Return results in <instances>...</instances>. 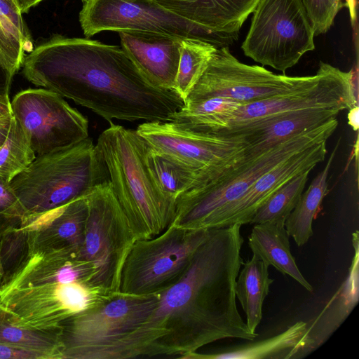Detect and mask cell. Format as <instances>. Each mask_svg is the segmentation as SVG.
I'll use <instances>...</instances> for the list:
<instances>
[{
    "instance_id": "6da1fadb",
    "label": "cell",
    "mask_w": 359,
    "mask_h": 359,
    "mask_svg": "<svg viewBox=\"0 0 359 359\" xmlns=\"http://www.w3.org/2000/svg\"><path fill=\"white\" fill-rule=\"evenodd\" d=\"M238 224L209 229L182 278L159 293L137 328L102 350L98 359L169 356L182 359L225 339L253 341L237 307L236 281L243 238Z\"/></svg>"
},
{
    "instance_id": "7a4b0ae2",
    "label": "cell",
    "mask_w": 359,
    "mask_h": 359,
    "mask_svg": "<svg viewBox=\"0 0 359 359\" xmlns=\"http://www.w3.org/2000/svg\"><path fill=\"white\" fill-rule=\"evenodd\" d=\"M25 78L85 107L109 123L168 121L184 104L154 86L122 48L88 38L53 36L26 55Z\"/></svg>"
},
{
    "instance_id": "3957f363",
    "label": "cell",
    "mask_w": 359,
    "mask_h": 359,
    "mask_svg": "<svg viewBox=\"0 0 359 359\" xmlns=\"http://www.w3.org/2000/svg\"><path fill=\"white\" fill-rule=\"evenodd\" d=\"M96 146L136 239H150L163 232L174 219L176 203L155 184L145 163L143 139L135 130L110 122Z\"/></svg>"
},
{
    "instance_id": "277c9868",
    "label": "cell",
    "mask_w": 359,
    "mask_h": 359,
    "mask_svg": "<svg viewBox=\"0 0 359 359\" xmlns=\"http://www.w3.org/2000/svg\"><path fill=\"white\" fill-rule=\"evenodd\" d=\"M109 182L103 158L96 144L87 137L72 146L36 156L9 184L22 206L24 219L86 196Z\"/></svg>"
},
{
    "instance_id": "5b68a950",
    "label": "cell",
    "mask_w": 359,
    "mask_h": 359,
    "mask_svg": "<svg viewBox=\"0 0 359 359\" xmlns=\"http://www.w3.org/2000/svg\"><path fill=\"white\" fill-rule=\"evenodd\" d=\"M338 126L337 118L302 132L259 153H248L237 163L182 194L176 202L172 224L189 230L205 223L242 197L262 175L292 155L327 141Z\"/></svg>"
},
{
    "instance_id": "8992f818",
    "label": "cell",
    "mask_w": 359,
    "mask_h": 359,
    "mask_svg": "<svg viewBox=\"0 0 359 359\" xmlns=\"http://www.w3.org/2000/svg\"><path fill=\"white\" fill-rule=\"evenodd\" d=\"M208 233L209 229L189 230L171 224L152 238L136 240L122 269L119 292L153 294L176 283Z\"/></svg>"
},
{
    "instance_id": "52a82bcc",
    "label": "cell",
    "mask_w": 359,
    "mask_h": 359,
    "mask_svg": "<svg viewBox=\"0 0 359 359\" xmlns=\"http://www.w3.org/2000/svg\"><path fill=\"white\" fill-rule=\"evenodd\" d=\"M88 214L78 257L94 269L90 285L119 292L125 260L137 240L110 181L86 196Z\"/></svg>"
},
{
    "instance_id": "ba28073f",
    "label": "cell",
    "mask_w": 359,
    "mask_h": 359,
    "mask_svg": "<svg viewBox=\"0 0 359 359\" xmlns=\"http://www.w3.org/2000/svg\"><path fill=\"white\" fill-rule=\"evenodd\" d=\"M244 54L283 74L308 51L315 49L314 31L301 0H259Z\"/></svg>"
},
{
    "instance_id": "9c48e42d",
    "label": "cell",
    "mask_w": 359,
    "mask_h": 359,
    "mask_svg": "<svg viewBox=\"0 0 359 359\" xmlns=\"http://www.w3.org/2000/svg\"><path fill=\"white\" fill-rule=\"evenodd\" d=\"M159 293L117 292L60 325L63 359H97L105 348L131 332L153 312Z\"/></svg>"
},
{
    "instance_id": "30bf717a",
    "label": "cell",
    "mask_w": 359,
    "mask_h": 359,
    "mask_svg": "<svg viewBox=\"0 0 359 359\" xmlns=\"http://www.w3.org/2000/svg\"><path fill=\"white\" fill-rule=\"evenodd\" d=\"M317 78V72L313 76H290L243 64L223 46L217 48L184 102L221 97L245 104L295 90Z\"/></svg>"
},
{
    "instance_id": "8fae6325",
    "label": "cell",
    "mask_w": 359,
    "mask_h": 359,
    "mask_svg": "<svg viewBox=\"0 0 359 359\" xmlns=\"http://www.w3.org/2000/svg\"><path fill=\"white\" fill-rule=\"evenodd\" d=\"M11 108L37 156L88 137V118L50 90L20 91L13 97Z\"/></svg>"
},
{
    "instance_id": "7c38bea8",
    "label": "cell",
    "mask_w": 359,
    "mask_h": 359,
    "mask_svg": "<svg viewBox=\"0 0 359 359\" xmlns=\"http://www.w3.org/2000/svg\"><path fill=\"white\" fill-rule=\"evenodd\" d=\"M79 22L86 38L103 31L137 30L215 45L201 28L154 0H82Z\"/></svg>"
},
{
    "instance_id": "4fadbf2b",
    "label": "cell",
    "mask_w": 359,
    "mask_h": 359,
    "mask_svg": "<svg viewBox=\"0 0 359 359\" xmlns=\"http://www.w3.org/2000/svg\"><path fill=\"white\" fill-rule=\"evenodd\" d=\"M135 130L149 146L199 173V179L245 156V147L240 139L220 133L193 132L170 121L144 122Z\"/></svg>"
},
{
    "instance_id": "5bb4252c",
    "label": "cell",
    "mask_w": 359,
    "mask_h": 359,
    "mask_svg": "<svg viewBox=\"0 0 359 359\" xmlns=\"http://www.w3.org/2000/svg\"><path fill=\"white\" fill-rule=\"evenodd\" d=\"M317 74L314 81L299 88L242 104L233 113L228 127L302 109L335 108L344 111L358 105L354 72H342L320 62Z\"/></svg>"
},
{
    "instance_id": "9a60e30c",
    "label": "cell",
    "mask_w": 359,
    "mask_h": 359,
    "mask_svg": "<svg viewBox=\"0 0 359 359\" xmlns=\"http://www.w3.org/2000/svg\"><path fill=\"white\" fill-rule=\"evenodd\" d=\"M90 287L81 282L50 281L11 290H0V304L15 324L50 330L88 309L94 302Z\"/></svg>"
},
{
    "instance_id": "2e32d148",
    "label": "cell",
    "mask_w": 359,
    "mask_h": 359,
    "mask_svg": "<svg viewBox=\"0 0 359 359\" xmlns=\"http://www.w3.org/2000/svg\"><path fill=\"white\" fill-rule=\"evenodd\" d=\"M327 141L309 147L282 161L252 185L238 200L207 221L203 229L250 224L257 210L280 187L294 177L311 171L325 160Z\"/></svg>"
},
{
    "instance_id": "e0dca14e",
    "label": "cell",
    "mask_w": 359,
    "mask_h": 359,
    "mask_svg": "<svg viewBox=\"0 0 359 359\" xmlns=\"http://www.w3.org/2000/svg\"><path fill=\"white\" fill-rule=\"evenodd\" d=\"M159 6L197 25L217 48L232 43L259 0H154Z\"/></svg>"
},
{
    "instance_id": "ac0fdd59",
    "label": "cell",
    "mask_w": 359,
    "mask_h": 359,
    "mask_svg": "<svg viewBox=\"0 0 359 359\" xmlns=\"http://www.w3.org/2000/svg\"><path fill=\"white\" fill-rule=\"evenodd\" d=\"M341 111L335 108L297 110L228 127L217 133L240 139L246 152L259 153L336 118Z\"/></svg>"
},
{
    "instance_id": "d6986e66",
    "label": "cell",
    "mask_w": 359,
    "mask_h": 359,
    "mask_svg": "<svg viewBox=\"0 0 359 359\" xmlns=\"http://www.w3.org/2000/svg\"><path fill=\"white\" fill-rule=\"evenodd\" d=\"M121 48L156 87L174 90L182 39L149 32H118Z\"/></svg>"
},
{
    "instance_id": "ffe728a7",
    "label": "cell",
    "mask_w": 359,
    "mask_h": 359,
    "mask_svg": "<svg viewBox=\"0 0 359 359\" xmlns=\"http://www.w3.org/2000/svg\"><path fill=\"white\" fill-rule=\"evenodd\" d=\"M88 214L86 196L44 213L22 219L29 234L31 253L71 248L79 250ZM30 253V254H31Z\"/></svg>"
},
{
    "instance_id": "44dd1931",
    "label": "cell",
    "mask_w": 359,
    "mask_h": 359,
    "mask_svg": "<svg viewBox=\"0 0 359 359\" xmlns=\"http://www.w3.org/2000/svg\"><path fill=\"white\" fill-rule=\"evenodd\" d=\"M352 234L354 255L348 274L321 312L309 323L294 359L304 358L324 344L348 318L359 299V236Z\"/></svg>"
},
{
    "instance_id": "7402d4cb",
    "label": "cell",
    "mask_w": 359,
    "mask_h": 359,
    "mask_svg": "<svg viewBox=\"0 0 359 359\" xmlns=\"http://www.w3.org/2000/svg\"><path fill=\"white\" fill-rule=\"evenodd\" d=\"M289 237L284 223L255 224L248 245L253 255L282 274L290 276L309 292H313L312 285L299 271L292 255Z\"/></svg>"
},
{
    "instance_id": "603a6c76",
    "label": "cell",
    "mask_w": 359,
    "mask_h": 359,
    "mask_svg": "<svg viewBox=\"0 0 359 359\" xmlns=\"http://www.w3.org/2000/svg\"><path fill=\"white\" fill-rule=\"evenodd\" d=\"M306 323L298 321L278 334L231 346L222 351L185 355L182 359H294Z\"/></svg>"
},
{
    "instance_id": "cb8c5ba5",
    "label": "cell",
    "mask_w": 359,
    "mask_h": 359,
    "mask_svg": "<svg viewBox=\"0 0 359 359\" xmlns=\"http://www.w3.org/2000/svg\"><path fill=\"white\" fill-rule=\"evenodd\" d=\"M242 104L221 97L187 102L172 116L170 121L183 129L214 133L228 127L233 113Z\"/></svg>"
},
{
    "instance_id": "d4e9b609",
    "label": "cell",
    "mask_w": 359,
    "mask_h": 359,
    "mask_svg": "<svg viewBox=\"0 0 359 359\" xmlns=\"http://www.w3.org/2000/svg\"><path fill=\"white\" fill-rule=\"evenodd\" d=\"M242 265L236 281V297L245 313L248 329L256 332L262 318L263 304L273 279L269 276V266L253 255Z\"/></svg>"
},
{
    "instance_id": "484cf974",
    "label": "cell",
    "mask_w": 359,
    "mask_h": 359,
    "mask_svg": "<svg viewBox=\"0 0 359 359\" xmlns=\"http://www.w3.org/2000/svg\"><path fill=\"white\" fill-rule=\"evenodd\" d=\"M33 42L17 0H0V53L10 75L22 67Z\"/></svg>"
},
{
    "instance_id": "4316f807",
    "label": "cell",
    "mask_w": 359,
    "mask_h": 359,
    "mask_svg": "<svg viewBox=\"0 0 359 359\" xmlns=\"http://www.w3.org/2000/svg\"><path fill=\"white\" fill-rule=\"evenodd\" d=\"M339 144L338 142L323 170L312 180L309 188L302 194L296 206L285 220V229L299 247L306 244L313 233V220L327 193L328 174Z\"/></svg>"
},
{
    "instance_id": "83f0119b",
    "label": "cell",
    "mask_w": 359,
    "mask_h": 359,
    "mask_svg": "<svg viewBox=\"0 0 359 359\" xmlns=\"http://www.w3.org/2000/svg\"><path fill=\"white\" fill-rule=\"evenodd\" d=\"M144 160L155 184L168 198L175 203L201 177L197 172L156 150L145 141Z\"/></svg>"
},
{
    "instance_id": "f1b7e54d",
    "label": "cell",
    "mask_w": 359,
    "mask_h": 359,
    "mask_svg": "<svg viewBox=\"0 0 359 359\" xmlns=\"http://www.w3.org/2000/svg\"><path fill=\"white\" fill-rule=\"evenodd\" d=\"M0 344L39 353L46 359H63L60 327L41 330L17 325L1 304Z\"/></svg>"
},
{
    "instance_id": "f546056e",
    "label": "cell",
    "mask_w": 359,
    "mask_h": 359,
    "mask_svg": "<svg viewBox=\"0 0 359 359\" xmlns=\"http://www.w3.org/2000/svg\"><path fill=\"white\" fill-rule=\"evenodd\" d=\"M217 48L215 45L200 39L182 40L174 90L184 102L205 72Z\"/></svg>"
},
{
    "instance_id": "4dcf8cb0",
    "label": "cell",
    "mask_w": 359,
    "mask_h": 359,
    "mask_svg": "<svg viewBox=\"0 0 359 359\" xmlns=\"http://www.w3.org/2000/svg\"><path fill=\"white\" fill-rule=\"evenodd\" d=\"M311 171L301 173L277 189L257 210L250 224L285 222L296 206Z\"/></svg>"
},
{
    "instance_id": "1f68e13d",
    "label": "cell",
    "mask_w": 359,
    "mask_h": 359,
    "mask_svg": "<svg viewBox=\"0 0 359 359\" xmlns=\"http://www.w3.org/2000/svg\"><path fill=\"white\" fill-rule=\"evenodd\" d=\"M36 158L25 133L13 116L6 139L0 147V177L10 182Z\"/></svg>"
},
{
    "instance_id": "d6a6232c",
    "label": "cell",
    "mask_w": 359,
    "mask_h": 359,
    "mask_svg": "<svg viewBox=\"0 0 359 359\" xmlns=\"http://www.w3.org/2000/svg\"><path fill=\"white\" fill-rule=\"evenodd\" d=\"M29 234L23 226L11 228L0 236V288L30 255Z\"/></svg>"
},
{
    "instance_id": "836d02e7",
    "label": "cell",
    "mask_w": 359,
    "mask_h": 359,
    "mask_svg": "<svg viewBox=\"0 0 359 359\" xmlns=\"http://www.w3.org/2000/svg\"><path fill=\"white\" fill-rule=\"evenodd\" d=\"M312 25L314 34L327 32L343 6L342 0H301Z\"/></svg>"
},
{
    "instance_id": "e575fe53",
    "label": "cell",
    "mask_w": 359,
    "mask_h": 359,
    "mask_svg": "<svg viewBox=\"0 0 359 359\" xmlns=\"http://www.w3.org/2000/svg\"><path fill=\"white\" fill-rule=\"evenodd\" d=\"M24 212L10 186L0 177V236L6 231L21 226Z\"/></svg>"
},
{
    "instance_id": "d590c367",
    "label": "cell",
    "mask_w": 359,
    "mask_h": 359,
    "mask_svg": "<svg viewBox=\"0 0 359 359\" xmlns=\"http://www.w3.org/2000/svg\"><path fill=\"white\" fill-rule=\"evenodd\" d=\"M0 359H46L39 353L0 344Z\"/></svg>"
},
{
    "instance_id": "8d00e7d4",
    "label": "cell",
    "mask_w": 359,
    "mask_h": 359,
    "mask_svg": "<svg viewBox=\"0 0 359 359\" xmlns=\"http://www.w3.org/2000/svg\"><path fill=\"white\" fill-rule=\"evenodd\" d=\"M12 79L0 53V95H8Z\"/></svg>"
},
{
    "instance_id": "74e56055",
    "label": "cell",
    "mask_w": 359,
    "mask_h": 359,
    "mask_svg": "<svg viewBox=\"0 0 359 359\" xmlns=\"http://www.w3.org/2000/svg\"><path fill=\"white\" fill-rule=\"evenodd\" d=\"M13 116L8 95H0V121L11 119Z\"/></svg>"
},
{
    "instance_id": "f35d334b",
    "label": "cell",
    "mask_w": 359,
    "mask_h": 359,
    "mask_svg": "<svg viewBox=\"0 0 359 359\" xmlns=\"http://www.w3.org/2000/svg\"><path fill=\"white\" fill-rule=\"evenodd\" d=\"M358 115H359V107L355 106L349 109L348 114V123L353 128V130L357 131L358 130Z\"/></svg>"
},
{
    "instance_id": "ab89813d",
    "label": "cell",
    "mask_w": 359,
    "mask_h": 359,
    "mask_svg": "<svg viewBox=\"0 0 359 359\" xmlns=\"http://www.w3.org/2000/svg\"><path fill=\"white\" fill-rule=\"evenodd\" d=\"M20 12L27 13L32 7L36 6L43 0H17Z\"/></svg>"
},
{
    "instance_id": "60d3db41",
    "label": "cell",
    "mask_w": 359,
    "mask_h": 359,
    "mask_svg": "<svg viewBox=\"0 0 359 359\" xmlns=\"http://www.w3.org/2000/svg\"><path fill=\"white\" fill-rule=\"evenodd\" d=\"M11 119L0 121V147L4 144V141L6 139Z\"/></svg>"
},
{
    "instance_id": "b9f144b4",
    "label": "cell",
    "mask_w": 359,
    "mask_h": 359,
    "mask_svg": "<svg viewBox=\"0 0 359 359\" xmlns=\"http://www.w3.org/2000/svg\"><path fill=\"white\" fill-rule=\"evenodd\" d=\"M345 5L348 7L351 20L353 26L356 22V1L355 0H344Z\"/></svg>"
}]
</instances>
